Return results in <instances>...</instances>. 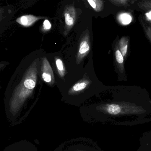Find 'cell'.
<instances>
[{
  "instance_id": "obj_2",
  "label": "cell",
  "mask_w": 151,
  "mask_h": 151,
  "mask_svg": "<svg viewBox=\"0 0 151 151\" xmlns=\"http://www.w3.org/2000/svg\"><path fill=\"white\" fill-rule=\"evenodd\" d=\"M45 17H37L33 15H23L16 19V22L25 27H29L40 20L43 19Z\"/></svg>"
},
{
  "instance_id": "obj_13",
  "label": "cell",
  "mask_w": 151,
  "mask_h": 151,
  "mask_svg": "<svg viewBox=\"0 0 151 151\" xmlns=\"http://www.w3.org/2000/svg\"><path fill=\"white\" fill-rule=\"evenodd\" d=\"M43 28L46 31H48L51 28V24L50 22L48 19H46L43 22Z\"/></svg>"
},
{
  "instance_id": "obj_14",
  "label": "cell",
  "mask_w": 151,
  "mask_h": 151,
  "mask_svg": "<svg viewBox=\"0 0 151 151\" xmlns=\"http://www.w3.org/2000/svg\"><path fill=\"white\" fill-rule=\"evenodd\" d=\"M57 67L59 70L62 71L64 70V65H63V62L60 59H58L56 61Z\"/></svg>"
},
{
  "instance_id": "obj_6",
  "label": "cell",
  "mask_w": 151,
  "mask_h": 151,
  "mask_svg": "<svg viewBox=\"0 0 151 151\" xmlns=\"http://www.w3.org/2000/svg\"><path fill=\"white\" fill-rule=\"evenodd\" d=\"M139 8L144 11L151 10V0H143L137 4Z\"/></svg>"
},
{
  "instance_id": "obj_11",
  "label": "cell",
  "mask_w": 151,
  "mask_h": 151,
  "mask_svg": "<svg viewBox=\"0 0 151 151\" xmlns=\"http://www.w3.org/2000/svg\"><path fill=\"white\" fill-rule=\"evenodd\" d=\"M87 86V83L85 82H81L76 83L73 86L74 90L75 91H79L84 89Z\"/></svg>"
},
{
  "instance_id": "obj_5",
  "label": "cell",
  "mask_w": 151,
  "mask_h": 151,
  "mask_svg": "<svg viewBox=\"0 0 151 151\" xmlns=\"http://www.w3.org/2000/svg\"><path fill=\"white\" fill-rule=\"evenodd\" d=\"M107 112L112 115H117L121 111V109L118 105L113 104L108 106L107 108Z\"/></svg>"
},
{
  "instance_id": "obj_15",
  "label": "cell",
  "mask_w": 151,
  "mask_h": 151,
  "mask_svg": "<svg viewBox=\"0 0 151 151\" xmlns=\"http://www.w3.org/2000/svg\"><path fill=\"white\" fill-rule=\"evenodd\" d=\"M42 78L45 82L47 83L50 82L51 78V76L46 73H43L42 74Z\"/></svg>"
},
{
  "instance_id": "obj_3",
  "label": "cell",
  "mask_w": 151,
  "mask_h": 151,
  "mask_svg": "<svg viewBox=\"0 0 151 151\" xmlns=\"http://www.w3.org/2000/svg\"><path fill=\"white\" fill-rule=\"evenodd\" d=\"M89 4L93 9L96 12H100L104 8L103 0H87Z\"/></svg>"
},
{
  "instance_id": "obj_10",
  "label": "cell",
  "mask_w": 151,
  "mask_h": 151,
  "mask_svg": "<svg viewBox=\"0 0 151 151\" xmlns=\"http://www.w3.org/2000/svg\"><path fill=\"white\" fill-rule=\"evenodd\" d=\"M24 84L26 88L29 89H32L35 87V83L34 81H33V80L27 79L25 81Z\"/></svg>"
},
{
  "instance_id": "obj_9",
  "label": "cell",
  "mask_w": 151,
  "mask_h": 151,
  "mask_svg": "<svg viewBox=\"0 0 151 151\" xmlns=\"http://www.w3.org/2000/svg\"><path fill=\"white\" fill-rule=\"evenodd\" d=\"M90 47L88 43L86 41L84 40L81 43L79 48V53L81 55L85 54L89 50Z\"/></svg>"
},
{
  "instance_id": "obj_1",
  "label": "cell",
  "mask_w": 151,
  "mask_h": 151,
  "mask_svg": "<svg viewBox=\"0 0 151 151\" xmlns=\"http://www.w3.org/2000/svg\"><path fill=\"white\" fill-rule=\"evenodd\" d=\"M66 29L70 30L75 24L76 19V12L72 5H66L64 12Z\"/></svg>"
},
{
  "instance_id": "obj_8",
  "label": "cell",
  "mask_w": 151,
  "mask_h": 151,
  "mask_svg": "<svg viewBox=\"0 0 151 151\" xmlns=\"http://www.w3.org/2000/svg\"><path fill=\"white\" fill-rule=\"evenodd\" d=\"M113 5L118 7H127L129 5V0H109Z\"/></svg>"
},
{
  "instance_id": "obj_4",
  "label": "cell",
  "mask_w": 151,
  "mask_h": 151,
  "mask_svg": "<svg viewBox=\"0 0 151 151\" xmlns=\"http://www.w3.org/2000/svg\"><path fill=\"white\" fill-rule=\"evenodd\" d=\"M117 19L122 25H128L132 21V17L130 13L123 12L118 15Z\"/></svg>"
},
{
  "instance_id": "obj_7",
  "label": "cell",
  "mask_w": 151,
  "mask_h": 151,
  "mask_svg": "<svg viewBox=\"0 0 151 151\" xmlns=\"http://www.w3.org/2000/svg\"><path fill=\"white\" fill-rule=\"evenodd\" d=\"M119 45L120 51L123 56H125L126 54L128 48V41L126 38L123 37L121 38L120 41Z\"/></svg>"
},
{
  "instance_id": "obj_12",
  "label": "cell",
  "mask_w": 151,
  "mask_h": 151,
  "mask_svg": "<svg viewBox=\"0 0 151 151\" xmlns=\"http://www.w3.org/2000/svg\"><path fill=\"white\" fill-rule=\"evenodd\" d=\"M116 58L117 62L118 63L122 64L124 61L123 55L121 54V52L119 50H117L116 51Z\"/></svg>"
}]
</instances>
